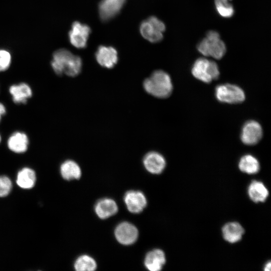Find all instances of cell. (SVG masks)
I'll list each match as a JSON object with an SVG mask.
<instances>
[{
	"mask_svg": "<svg viewBox=\"0 0 271 271\" xmlns=\"http://www.w3.org/2000/svg\"><path fill=\"white\" fill-rule=\"evenodd\" d=\"M96 267L95 261L87 255L80 256L74 263L75 269L77 271H93Z\"/></svg>",
	"mask_w": 271,
	"mask_h": 271,
	"instance_id": "cell-23",
	"label": "cell"
},
{
	"mask_svg": "<svg viewBox=\"0 0 271 271\" xmlns=\"http://www.w3.org/2000/svg\"><path fill=\"white\" fill-rule=\"evenodd\" d=\"M192 73L197 79L205 83H209L218 78L219 70L217 64L205 58L197 59L192 68Z\"/></svg>",
	"mask_w": 271,
	"mask_h": 271,
	"instance_id": "cell-3",
	"label": "cell"
},
{
	"mask_svg": "<svg viewBox=\"0 0 271 271\" xmlns=\"http://www.w3.org/2000/svg\"><path fill=\"white\" fill-rule=\"evenodd\" d=\"M248 194L254 202H263L268 196V191L262 182L254 180L248 187Z\"/></svg>",
	"mask_w": 271,
	"mask_h": 271,
	"instance_id": "cell-19",
	"label": "cell"
},
{
	"mask_svg": "<svg viewBox=\"0 0 271 271\" xmlns=\"http://www.w3.org/2000/svg\"><path fill=\"white\" fill-rule=\"evenodd\" d=\"M12 183L9 178L5 176H0V197L7 196L11 192Z\"/></svg>",
	"mask_w": 271,
	"mask_h": 271,
	"instance_id": "cell-26",
	"label": "cell"
},
{
	"mask_svg": "<svg viewBox=\"0 0 271 271\" xmlns=\"http://www.w3.org/2000/svg\"><path fill=\"white\" fill-rule=\"evenodd\" d=\"M124 201L128 211L133 213L142 212L147 203L144 194L139 191H127L124 195Z\"/></svg>",
	"mask_w": 271,
	"mask_h": 271,
	"instance_id": "cell-11",
	"label": "cell"
},
{
	"mask_svg": "<svg viewBox=\"0 0 271 271\" xmlns=\"http://www.w3.org/2000/svg\"><path fill=\"white\" fill-rule=\"evenodd\" d=\"M12 62L10 53L4 49H0V72H3L10 67Z\"/></svg>",
	"mask_w": 271,
	"mask_h": 271,
	"instance_id": "cell-25",
	"label": "cell"
},
{
	"mask_svg": "<svg viewBox=\"0 0 271 271\" xmlns=\"http://www.w3.org/2000/svg\"><path fill=\"white\" fill-rule=\"evenodd\" d=\"M271 262L270 261L267 262L264 266V270L265 271H269L270 270Z\"/></svg>",
	"mask_w": 271,
	"mask_h": 271,
	"instance_id": "cell-28",
	"label": "cell"
},
{
	"mask_svg": "<svg viewBox=\"0 0 271 271\" xmlns=\"http://www.w3.org/2000/svg\"><path fill=\"white\" fill-rule=\"evenodd\" d=\"M36 180L35 172L30 168L24 167L18 172L16 183L23 189H30L34 186Z\"/></svg>",
	"mask_w": 271,
	"mask_h": 271,
	"instance_id": "cell-20",
	"label": "cell"
},
{
	"mask_svg": "<svg viewBox=\"0 0 271 271\" xmlns=\"http://www.w3.org/2000/svg\"><path fill=\"white\" fill-rule=\"evenodd\" d=\"M95 57L100 65L109 69L113 67L118 61L116 50L110 46H99L96 52Z\"/></svg>",
	"mask_w": 271,
	"mask_h": 271,
	"instance_id": "cell-12",
	"label": "cell"
},
{
	"mask_svg": "<svg viewBox=\"0 0 271 271\" xmlns=\"http://www.w3.org/2000/svg\"><path fill=\"white\" fill-rule=\"evenodd\" d=\"M29 145V140L27 134L21 131H17L12 133L7 140L9 149L16 154L26 152Z\"/></svg>",
	"mask_w": 271,
	"mask_h": 271,
	"instance_id": "cell-14",
	"label": "cell"
},
{
	"mask_svg": "<svg viewBox=\"0 0 271 271\" xmlns=\"http://www.w3.org/2000/svg\"><path fill=\"white\" fill-rule=\"evenodd\" d=\"M60 173L65 180L78 179L81 175L79 165L74 161L68 160L64 161L60 166Z\"/></svg>",
	"mask_w": 271,
	"mask_h": 271,
	"instance_id": "cell-21",
	"label": "cell"
},
{
	"mask_svg": "<svg viewBox=\"0 0 271 271\" xmlns=\"http://www.w3.org/2000/svg\"><path fill=\"white\" fill-rule=\"evenodd\" d=\"M6 112L7 109L5 105L3 103L0 102V123L3 116L6 114Z\"/></svg>",
	"mask_w": 271,
	"mask_h": 271,
	"instance_id": "cell-27",
	"label": "cell"
},
{
	"mask_svg": "<svg viewBox=\"0 0 271 271\" xmlns=\"http://www.w3.org/2000/svg\"><path fill=\"white\" fill-rule=\"evenodd\" d=\"M224 239L229 243L239 241L244 233L242 226L238 222H229L225 224L222 229Z\"/></svg>",
	"mask_w": 271,
	"mask_h": 271,
	"instance_id": "cell-18",
	"label": "cell"
},
{
	"mask_svg": "<svg viewBox=\"0 0 271 271\" xmlns=\"http://www.w3.org/2000/svg\"><path fill=\"white\" fill-rule=\"evenodd\" d=\"M90 32V28L87 25L74 22L68 34L70 43L77 48H85Z\"/></svg>",
	"mask_w": 271,
	"mask_h": 271,
	"instance_id": "cell-6",
	"label": "cell"
},
{
	"mask_svg": "<svg viewBox=\"0 0 271 271\" xmlns=\"http://www.w3.org/2000/svg\"><path fill=\"white\" fill-rule=\"evenodd\" d=\"M51 65L54 72L58 75L65 74L75 77L81 72L82 60L80 57L72 53L66 49H60L53 54Z\"/></svg>",
	"mask_w": 271,
	"mask_h": 271,
	"instance_id": "cell-1",
	"label": "cell"
},
{
	"mask_svg": "<svg viewBox=\"0 0 271 271\" xmlns=\"http://www.w3.org/2000/svg\"><path fill=\"white\" fill-rule=\"evenodd\" d=\"M215 96L220 102L228 103H238L245 99L243 90L239 86L225 84L217 86L215 88Z\"/></svg>",
	"mask_w": 271,
	"mask_h": 271,
	"instance_id": "cell-5",
	"label": "cell"
},
{
	"mask_svg": "<svg viewBox=\"0 0 271 271\" xmlns=\"http://www.w3.org/2000/svg\"><path fill=\"white\" fill-rule=\"evenodd\" d=\"M238 167L241 171L248 174H254L259 170L258 161L251 155H245L240 159Z\"/></svg>",
	"mask_w": 271,
	"mask_h": 271,
	"instance_id": "cell-22",
	"label": "cell"
},
{
	"mask_svg": "<svg viewBox=\"0 0 271 271\" xmlns=\"http://www.w3.org/2000/svg\"><path fill=\"white\" fill-rule=\"evenodd\" d=\"M205 38L207 42V56L220 59L226 52L224 43L220 39L218 33L215 31H209Z\"/></svg>",
	"mask_w": 271,
	"mask_h": 271,
	"instance_id": "cell-8",
	"label": "cell"
},
{
	"mask_svg": "<svg viewBox=\"0 0 271 271\" xmlns=\"http://www.w3.org/2000/svg\"><path fill=\"white\" fill-rule=\"evenodd\" d=\"M118 211L115 202L110 198L99 200L95 205V211L101 219H106L114 215Z\"/></svg>",
	"mask_w": 271,
	"mask_h": 271,
	"instance_id": "cell-17",
	"label": "cell"
},
{
	"mask_svg": "<svg viewBox=\"0 0 271 271\" xmlns=\"http://www.w3.org/2000/svg\"><path fill=\"white\" fill-rule=\"evenodd\" d=\"M165 29L164 23L155 16H151L142 22L140 27L142 36L152 43L161 41Z\"/></svg>",
	"mask_w": 271,
	"mask_h": 271,
	"instance_id": "cell-4",
	"label": "cell"
},
{
	"mask_svg": "<svg viewBox=\"0 0 271 271\" xmlns=\"http://www.w3.org/2000/svg\"><path fill=\"white\" fill-rule=\"evenodd\" d=\"M114 233L117 241L124 245H129L134 243L138 237L137 228L133 224L127 222L118 224Z\"/></svg>",
	"mask_w": 271,
	"mask_h": 271,
	"instance_id": "cell-9",
	"label": "cell"
},
{
	"mask_svg": "<svg viewBox=\"0 0 271 271\" xmlns=\"http://www.w3.org/2000/svg\"><path fill=\"white\" fill-rule=\"evenodd\" d=\"M165 262V254L163 251L159 249L149 251L146 256L144 262L146 267L151 271L161 270Z\"/></svg>",
	"mask_w": 271,
	"mask_h": 271,
	"instance_id": "cell-16",
	"label": "cell"
},
{
	"mask_svg": "<svg viewBox=\"0 0 271 271\" xmlns=\"http://www.w3.org/2000/svg\"><path fill=\"white\" fill-rule=\"evenodd\" d=\"M1 141H2V136H1V135L0 134V144L1 143Z\"/></svg>",
	"mask_w": 271,
	"mask_h": 271,
	"instance_id": "cell-29",
	"label": "cell"
},
{
	"mask_svg": "<svg viewBox=\"0 0 271 271\" xmlns=\"http://www.w3.org/2000/svg\"><path fill=\"white\" fill-rule=\"evenodd\" d=\"M145 90L149 94L159 98L168 97L173 90V85L169 75L158 70L154 71L143 82Z\"/></svg>",
	"mask_w": 271,
	"mask_h": 271,
	"instance_id": "cell-2",
	"label": "cell"
},
{
	"mask_svg": "<svg viewBox=\"0 0 271 271\" xmlns=\"http://www.w3.org/2000/svg\"><path fill=\"white\" fill-rule=\"evenodd\" d=\"M231 0H215V5L218 13L225 18L231 17L234 13Z\"/></svg>",
	"mask_w": 271,
	"mask_h": 271,
	"instance_id": "cell-24",
	"label": "cell"
},
{
	"mask_svg": "<svg viewBox=\"0 0 271 271\" xmlns=\"http://www.w3.org/2000/svg\"><path fill=\"white\" fill-rule=\"evenodd\" d=\"M143 164L146 170L154 174H159L164 170L166 162L164 157L156 152H150L144 157Z\"/></svg>",
	"mask_w": 271,
	"mask_h": 271,
	"instance_id": "cell-13",
	"label": "cell"
},
{
	"mask_svg": "<svg viewBox=\"0 0 271 271\" xmlns=\"http://www.w3.org/2000/svg\"><path fill=\"white\" fill-rule=\"evenodd\" d=\"M126 0H102L99 4V16L103 22H107L117 15Z\"/></svg>",
	"mask_w": 271,
	"mask_h": 271,
	"instance_id": "cell-10",
	"label": "cell"
},
{
	"mask_svg": "<svg viewBox=\"0 0 271 271\" xmlns=\"http://www.w3.org/2000/svg\"><path fill=\"white\" fill-rule=\"evenodd\" d=\"M262 136V129L260 124L254 120H249L243 125L241 140L246 145L251 146L257 144Z\"/></svg>",
	"mask_w": 271,
	"mask_h": 271,
	"instance_id": "cell-7",
	"label": "cell"
},
{
	"mask_svg": "<svg viewBox=\"0 0 271 271\" xmlns=\"http://www.w3.org/2000/svg\"><path fill=\"white\" fill-rule=\"evenodd\" d=\"M9 91L13 102L17 104H26L33 95L31 86L25 82L11 85Z\"/></svg>",
	"mask_w": 271,
	"mask_h": 271,
	"instance_id": "cell-15",
	"label": "cell"
}]
</instances>
